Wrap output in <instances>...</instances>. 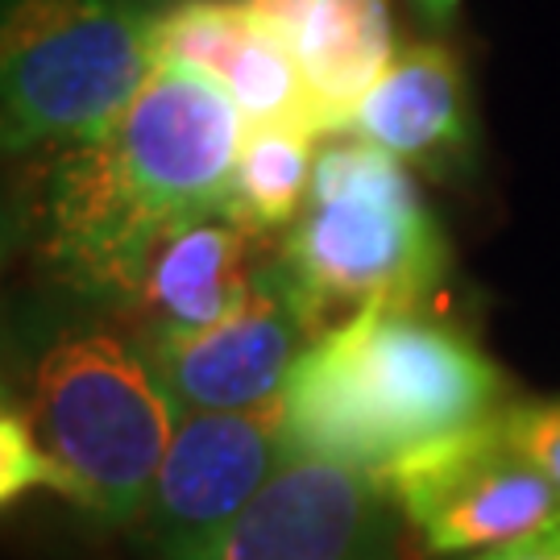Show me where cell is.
Listing matches in <instances>:
<instances>
[{"instance_id":"cell-10","label":"cell","mask_w":560,"mask_h":560,"mask_svg":"<svg viewBox=\"0 0 560 560\" xmlns=\"http://www.w3.org/2000/svg\"><path fill=\"white\" fill-rule=\"evenodd\" d=\"M150 50L159 67H183L224 88L249 125L303 120L324 129L295 55L241 0L171 4L150 18Z\"/></svg>"},{"instance_id":"cell-4","label":"cell","mask_w":560,"mask_h":560,"mask_svg":"<svg viewBox=\"0 0 560 560\" xmlns=\"http://www.w3.org/2000/svg\"><path fill=\"white\" fill-rule=\"evenodd\" d=\"M270 266L320 340L365 307H416L441 287L448 245L402 159L337 129L320 138L307 203Z\"/></svg>"},{"instance_id":"cell-2","label":"cell","mask_w":560,"mask_h":560,"mask_svg":"<svg viewBox=\"0 0 560 560\" xmlns=\"http://www.w3.org/2000/svg\"><path fill=\"white\" fill-rule=\"evenodd\" d=\"M295 457L361 474L502 416L506 378L469 337L416 307H365L312 340L287 382Z\"/></svg>"},{"instance_id":"cell-17","label":"cell","mask_w":560,"mask_h":560,"mask_svg":"<svg viewBox=\"0 0 560 560\" xmlns=\"http://www.w3.org/2000/svg\"><path fill=\"white\" fill-rule=\"evenodd\" d=\"M411 4H416L428 21H436V25L453 21L457 18V9H460V0H411Z\"/></svg>"},{"instance_id":"cell-7","label":"cell","mask_w":560,"mask_h":560,"mask_svg":"<svg viewBox=\"0 0 560 560\" xmlns=\"http://www.w3.org/2000/svg\"><path fill=\"white\" fill-rule=\"evenodd\" d=\"M291 457L282 399L183 416L138 515L150 560H221L241 515Z\"/></svg>"},{"instance_id":"cell-5","label":"cell","mask_w":560,"mask_h":560,"mask_svg":"<svg viewBox=\"0 0 560 560\" xmlns=\"http://www.w3.org/2000/svg\"><path fill=\"white\" fill-rule=\"evenodd\" d=\"M150 18L120 0H18L4 18V150L108 129L154 75Z\"/></svg>"},{"instance_id":"cell-12","label":"cell","mask_w":560,"mask_h":560,"mask_svg":"<svg viewBox=\"0 0 560 560\" xmlns=\"http://www.w3.org/2000/svg\"><path fill=\"white\" fill-rule=\"evenodd\" d=\"M374 499L370 474L353 465L291 457L241 515L221 560H345L358 548Z\"/></svg>"},{"instance_id":"cell-16","label":"cell","mask_w":560,"mask_h":560,"mask_svg":"<svg viewBox=\"0 0 560 560\" xmlns=\"http://www.w3.org/2000/svg\"><path fill=\"white\" fill-rule=\"evenodd\" d=\"M474 560H560V515L536 527V532L520 536V540L499 544V548H490Z\"/></svg>"},{"instance_id":"cell-15","label":"cell","mask_w":560,"mask_h":560,"mask_svg":"<svg viewBox=\"0 0 560 560\" xmlns=\"http://www.w3.org/2000/svg\"><path fill=\"white\" fill-rule=\"evenodd\" d=\"M502 423L515 448L560 490V399L511 402Z\"/></svg>"},{"instance_id":"cell-9","label":"cell","mask_w":560,"mask_h":560,"mask_svg":"<svg viewBox=\"0 0 560 560\" xmlns=\"http://www.w3.org/2000/svg\"><path fill=\"white\" fill-rule=\"evenodd\" d=\"M266 237L233 217H203L166 229L101 287V300L129 324V340L145 345L224 320L258 282Z\"/></svg>"},{"instance_id":"cell-11","label":"cell","mask_w":560,"mask_h":560,"mask_svg":"<svg viewBox=\"0 0 560 560\" xmlns=\"http://www.w3.org/2000/svg\"><path fill=\"white\" fill-rule=\"evenodd\" d=\"M287 42L324 133L345 129L395 62L390 0H241Z\"/></svg>"},{"instance_id":"cell-13","label":"cell","mask_w":560,"mask_h":560,"mask_svg":"<svg viewBox=\"0 0 560 560\" xmlns=\"http://www.w3.org/2000/svg\"><path fill=\"white\" fill-rule=\"evenodd\" d=\"M345 129L402 162H420L432 171L457 166L474 145L465 67L436 42L407 46L365 92Z\"/></svg>"},{"instance_id":"cell-8","label":"cell","mask_w":560,"mask_h":560,"mask_svg":"<svg viewBox=\"0 0 560 560\" xmlns=\"http://www.w3.org/2000/svg\"><path fill=\"white\" fill-rule=\"evenodd\" d=\"M295 300L275 266H266L249 295L217 324L166 332L138 345L179 416L191 411H258L287 395L300 358L312 349Z\"/></svg>"},{"instance_id":"cell-6","label":"cell","mask_w":560,"mask_h":560,"mask_svg":"<svg viewBox=\"0 0 560 560\" xmlns=\"http://www.w3.org/2000/svg\"><path fill=\"white\" fill-rule=\"evenodd\" d=\"M423 552H490L560 515V490L506 436L502 416L423 444L370 474Z\"/></svg>"},{"instance_id":"cell-14","label":"cell","mask_w":560,"mask_h":560,"mask_svg":"<svg viewBox=\"0 0 560 560\" xmlns=\"http://www.w3.org/2000/svg\"><path fill=\"white\" fill-rule=\"evenodd\" d=\"M320 138L324 129L303 120L249 125L233 171V221L266 241L300 221L312 191Z\"/></svg>"},{"instance_id":"cell-3","label":"cell","mask_w":560,"mask_h":560,"mask_svg":"<svg viewBox=\"0 0 560 560\" xmlns=\"http://www.w3.org/2000/svg\"><path fill=\"white\" fill-rule=\"evenodd\" d=\"M133 340L80 332L46 349L0 416V499L55 490L108 523H138L179 428Z\"/></svg>"},{"instance_id":"cell-1","label":"cell","mask_w":560,"mask_h":560,"mask_svg":"<svg viewBox=\"0 0 560 560\" xmlns=\"http://www.w3.org/2000/svg\"><path fill=\"white\" fill-rule=\"evenodd\" d=\"M233 96L183 67H154L108 129L34 154L25 221L55 279L101 295L138 249L166 229L233 217L241 154Z\"/></svg>"}]
</instances>
